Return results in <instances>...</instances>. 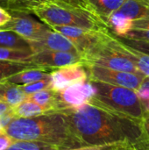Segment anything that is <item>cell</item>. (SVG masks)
Returning <instances> with one entry per match:
<instances>
[{
	"label": "cell",
	"mask_w": 149,
	"mask_h": 150,
	"mask_svg": "<svg viewBox=\"0 0 149 150\" xmlns=\"http://www.w3.org/2000/svg\"><path fill=\"white\" fill-rule=\"evenodd\" d=\"M57 112L65 115L73 133L84 147L133 142L148 148L141 120L114 111L93 97L80 106Z\"/></svg>",
	"instance_id": "obj_1"
},
{
	"label": "cell",
	"mask_w": 149,
	"mask_h": 150,
	"mask_svg": "<svg viewBox=\"0 0 149 150\" xmlns=\"http://www.w3.org/2000/svg\"><path fill=\"white\" fill-rule=\"evenodd\" d=\"M4 130L14 141L40 142L59 150L84 147L61 112H48L33 118H17Z\"/></svg>",
	"instance_id": "obj_2"
},
{
	"label": "cell",
	"mask_w": 149,
	"mask_h": 150,
	"mask_svg": "<svg viewBox=\"0 0 149 150\" xmlns=\"http://www.w3.org/2000/svg\"><path fill=\"white\" fill-rule=\"evenodd\" d=\"M49 27L76 26L96 31L109 29L106 23L88 4L70 0H54L33 6L31 10Z\"/></svg>",
	"instance_id": "obj_3"
},
{
	"label": "cell",
	"mask_w": 149,
	"mask_h": 150,
	"mask_svg": "<svg viewBox=\"0 0 149 150\" xmlns=\"http://www.w3.org/2000/svg\"><path fill=\"white\" fill-rule=\"evenodd\" d=\"M90 81L95 88L93 98L96 100L114 111L142 120L146 112L136 91L103 82Z\"/></svg>",
	"instance_id": "obj_4"
},
{
	"label": "cell",
	"mask_w": 149,
	"mask_h": 150,
	"mask_svg": "<svg viewBox=\"0 0 149 150\" xmlns=\"http://www.w3.org/2000/svg\"><path fill=\"white\" fill-rule=\"evenodd\" d=\"M82 63L84 65H96L115 70L142 74L128 58L108 46L106 40L88 53L83 54L82 56Z\"/></svg>",
	"instance_id": "obj_5"
},
{
	"label": "cell",
	"mask_w": 149,
	"mask_h": 150,
	"mask_svg": "<svg viewBox=\"0 0 149 150\" xmlns=\"http://www.w3.org/2000/svg\"><path fill=\"white\" fill-rule=\"evenodd\" d=\"M89 72V79L106 83L112 85L123 86L137 91L146 77L142 74L111 69L96 65H85Z\"/></svg>",
	"instance_id": "obj_6"
},
{
	"label": "cell",
	"mask_w": 149,
	"mask_h": 150,
	"mask_svg": "<svg viewBox=\"0 0 149 150\" xmlns=\"http://www.w3.org/2000/svg\"><path fill=\"white\" fill-rule=\"evenodd\" d=\"M52 29L68 38L76 45L82 55L105 42L110 30L96 31L76 26H54Z\"/></svg>",
	"instance_id": "obj_7"
},
{
	"label": "cell",
	"mask_w": 149,
	"mask_h": 150,
	"mask_svg": "<svg viewBox=\"0 0 149 150\" xmlns=\"http://www.w3.org/2000/svg\"><path fill=\"white\" fill-rule=\"evenodd\" d=\"M11 19L0 31H12L27 40H35L39 39L49 28L45 23L34 19L28 12H11Z\"/></svg>",
	"instance_id": "obj_8"
},
{
	"label": "cell",
	"mask_w": 149,
	"mask_h": 150,
	"mask_svg": "<svg viewBox=\"0 0 149 150\" xmlns=\"http://www.w3.org/2000/svg\"><path fill=\"white\" fill-rule=\"evenodd\" d=\"M94 95L95 88L90 79L67 87L61 91H58V111L80 106L88 102Z\"/></svg>",
	"instance_id": "obj_9"
},
{
	"label": "cell",
	"mask_w": 149,
	"mask_h": 150,
	"mask_svg": "<svg viewBox=\"0 0 149 150\" xmlns=\"http://www.w3.org/2000/svg\"><path fill=\"white\" fill-rule=\"evenodd\" d=\"M28 42L33 53L40 51H64L82 54L68 38L52 28H49L39 39L28 40Z\"/></svg>",
	"instance_id": "obj_10"
},
{
	"label": "cell",
	"mask_w": 149,
	"mask_h": 150,
	"mask_svg": "<svg viewBox=\"0 0 149 150\" xmlns=\"http://www.w3.org/2000/svg\"><path fill=\"white\" fill-rule=\"evenodd\" d=\"M87 80L89 72L86 66L81 62L56 69L51 73L52 90L57 91Z\"/></svg>",
	"instance_id": "obj_11"
},
{
	"label": "cell",
	"mask_w": 149,
	"mask_h": 150,
	"mask_svg": "<svg viewBox=\"0 0 149 150\" xmlns=\"http://www.w3.org/2000/svg\"><path fill=\"white\" fill-rule=\"evenodd\" d=\"M82 54L64 51H40L34 53L30 62L40 68L56 69L59 68L82 63Z\"/></svg>",
	"instance_id": "obj_12"
},
{
	"label": "cell",
	"mask_w": 149,
	"mask_h": 150,
	"mask_svg": "<svg viewBox=\"0 0 149 150\" xmlns=\"http://www.w3.org/2000/svg\"><path fill=\"white\" fill-rule=\"evenodd\" d=\"M106 43L108 46L128 58L136 65L141 73L146 77H149V54L129 46L120 37L113 34L111 30L108 33Z\"/></svg>",
	"instance_id": "obj_13"
},
{
	"label": "cell",
	"mask_w": 149,
	"mask_h": 150,
	"mask_svg": "<svg viewBox=\"0 0 149 150\" xmlns=\"http://www.w3.org/2000/svg\"><path fill=\"white\" fill-rule=\"evenodd\" d=\"M54 70V69L47 68H32L18 72L4 81L17 85H25L49 77Z\"/></svg>",
	"instance_id": "obj_14"
},
{
	"label": "cell",
	"mask_w": 149,
	"mask_h": 150,
	"mask_svg": "<svg viewBox=\"0 0 149 150\" xmlns=\"http://www.w3.org/2000/svg\"><path fill=\"white\" fill-rule=\"evenodd\" d=\"M27 98V95L22 91L19 85L6 81L0 82V101L15 107Z\"/></svg>",
	"instance_id": "obj_15"
},
{
	"label": "cell",
	"mask_w": 149,
	"mask_h": 150,
	"mask_svg": "<svg viewBox=\"0 0 149 150\" xmlns=\"http://www.w3.org/2000/svg\"><path fill=\"white\" fill-rule=\"evenodd\" d=\"M133 21L120 11H116L110 15L106 24L111 32L119 37H124L132 30Z\"/></svg>",
	"instance_id": "obj_16"
},
{
	"label": "cell",
	"mask_w": 149,
	"mask_h": 150,
	"mask_svg": "<svg viewBox=\"0 0 149 150\" xmlns=\"http://www.w3.org/2000/svg\"><path fill=\"white\" fill-rule=\"evenodd\" d=\"M132 20L149 17V0H126L119 9Z\"/></svg>",
	"instance_id": "obj_17"
},
{
	"label": "cell",
	"mask_w": 149,
	"mask_h": 150,
	"mask_svg": "<svg viewBox=\"0 0 149 150\" xmlns=\"http://www.w3.org/2000/svg\"><path fill=\"white\" fill-rule=\"evenodd\" d=\"M90 9L105 23L112 13L118 11L126 0H86ZM107 25V24H106Z\"/></svg>",
	"instance_id": "obj_18"
},
{
	"label": "cell",
	"mask_w": 149,
	"mask_h": 150,
	"mask_svg": "<svg viewBox=\"0 0 149 150\" xmlns=\"http://www.w3.org/2000/svg\"><path fill=\"white\" fill-rule=\"evenodd\" d=\"M27 99L38 104L47 112L58 111L57 91L52 89L44 90L27 96Z\"/></svg>",
	"instance_id": "obj_19"
},
{
	"label": "cell",
	"mask_w": 149,
	"mask_h": 150,
	"mask_svg": "<svg viewBox=\"0 0 149 150\" xmlns=\"http://www.w3.org/2000/svg\"><path fill=\"white\" fill-rule=\"evenodd\" d=\"M32 68H40V67L34 65L32 62H11V61L0 60V82L6 80L8 77L18 72Z\"/></svg>",
	"instance_id": "obj_20"
},
{
	"label": "cell",
	"mask_w": 149,
	"mask_h": 150,
	"mask_svg": "<svg viewBox=\"0 0 149 150\" xmlns=\"http://www.w3.org/2000/svg\"><path fill=\"white\" fill-rule=\"evenodd\" d=\"M12 111L17 118H33L47 112L43 107L27 98L17 106L12 107Z\"/></svg>",
	"instance_id": "obj_21"
},
{
	"label": "cell",
	"mask_w": 149,
	"mask_h": 150,
	"mask_svg": "<svg viewBox=\"0 0 149 150\" xmlns=\"http://www.w3.org/2000/svg\"><path fill=\"white\" fill-rule=\"evenodd\" d=\"M0 47L32 50L28 40L12 31H0Z\"/></svg>",
	"instance_id": "obj_22"
},
{
	"label": "cell",
	"mask_w": 149,
	"mask_h": 150,
	"mask_svg": "<svg viewBox=\"0 0 149 150\" xmlns=\"http://www.w3.org/2000/svg\"><path fill=\"white\" fill-rule=\"evenodd\" d=\"M34 53L30 49H18L0 47V60L11 62H30V59Z\"/></svg>",
	"instance_id": "obj_23"
},
{
	"label": "cell",
	"mask_w": 149,
	"mask_h": 150,
	"mask_svg": "<svg viewBox=\"0 0 149 150\" xmlns=\"http://www.w3.org/2000/svg\"><path fill=\"white\" fill-rule=\"evenodd\" d=\"M57 149L54 147H52L47 144L28 142V141H15L6 150H51ZM59 150V149H57Z\"/></svg>",
	"instance_id": "obj_24"
},
{
	"label": "cell",
	"mask_w": 149,
	"mask_h": 150,
	"mask_svg": "<svg viewBox=\"0 0 149 150\" xmlns=\"http://www.w3.org/2000/svg\"><path fill=\"white\" fill-rule=\"evenodd\" d=\"M20 88L22 89V91L28 96L44 90H48V89H52V81H51V76L45 79H41L28 84H25V85H19Z\"/></svg>",
	"instance_id": "obj_25"
},
{
	"label": "cell",
	"mask_w": 149,
	"mask_h": 150,
	"mask_svg": "<svg viewBox=\"0 0 149 150\" xmlns=\"http://www.w3.org/2000/svg\"><path fill=\"white\" fill-rule=\"evenodd\" d=\"M145 112H149V77H145L140 88L136 91Z\"/></svg>",
	"instance_id": "obj_26"
},
{
	"label": "cell",
	"mask_w": 149,
	"mask_h": 150,
	"mask_svg": "<svg viewBox=\"0 0 149 150\" xmlns=\"http://www.w3.org/2000/svg\"><path fill=\"white\" fill-rule=\"evenodd\" d=\"M126 44H128L129 46L141 51L144 52L146 54H149V41L147 40H130V39H125L120 37Z\"/></svg>",
	"instance_id": "obj_27"
},
{
	"label": "cell",
	"mask_w": 149,
	"mask_h": 150,
	"mask_svg": "<svg viewBox=\"0 0 149 150\" xmlns=\"http://www.w3.org/2000/svg\"><path fill=\"white\" fill-rule=\"evenodd\" d=\"M122 38L149 41V30H131Z\"/></svg>",
	"instance_id": "obj_28"
},
{
	"label": "cell",
	"mask_w": 149,
	"mask_h": 150,
	"mask_svg": "<svg viewBox=\"0 0 149 150\" xmlns=\"http://www.w3.org/2000/svg\"><path fill=\"white\" fill-rule=\"evenodd\" d=\"M115 150H149L145 145L133 142H121Z\"/></svg>",
	"instance_id": "obj_29"
},
{
	"label": "cell",
	"mask_w": 149,
	"mask_h": 150,
	"mask_svg": "<svg viewBox=\"0 0 149 150\" xmlns=\"http://www.w3.org/2000/svg\"><path fill=\"white\" fill-rule=\"evenodd\" d=\"M15 141L8 135L4 130L0 132V150H6Z\"/></svg>",
	"instance_id": "obj_30"
},
{
	"label": "cell",
	"mask_w": 149,
	"mask_h": 150,
	"mask_svg": "<svg viewBox=\"0 0 149 150\" xmlns=\"http://www.w3.org/2000/svg\"><path fill=\"white\" fill-rule=\"evenodd\" d=\"M15 119H17V117L15 116V114H14V112L12 111V108L9 112H7L4 114L1 115L0 116V122H1V125L3 127V128L4 129L6 127H8Z\"/></svg>",
	"instance_id": "obj_31"
},
{
	"label": "cell",
	"mask_w": 149,
	"mask_h": 150,
	"mask_svg": "<svg viewBox=\"0 0 149 150\" xmlns=\"http://www.w3.org/2000/svg\"><path fill=\"white\" fill-rule=\"evenodd\" d=\"M132 30H149V17L133 20Z\"/></svg>",
	"instance_id": "obj_32"
},
{
	"label": "cell",
	"mask_w": 149,
	"mask_h": 150,
	"mask_svg": "<svg viewBox=\"0 0 149 150\" xmlns=\"http://www.w3.org/2000/svg\"><path fill=\"white\" fill-rule=\"evenodd\" d=\"M141 126H142L145 142L149 148V112L145 113V116L141 120Z\"/></svg>",
	"instance_id": "obj_33"
},
{
	"label": "cell",
	"mask_w": 149,
	"mask_h": 150,
	"mask_svg": "<svg viewBox=\"0 0 149 150\" xmlns=\"http://www.w3.org/2000/svg\"><path fill=\"white\" fill-rule=\"evenodd\" d=\"M25 11L31 13V10L33 6L41 4V3H45V2H51V1H54V0H20Z\"/></svg>",
	"instance_id": "obj_34"
},
{
	"label": "cell",
	"mask_w": 149,
	"mask_h": 150,
	"mask_svg": "<svg viewBox=\"0 0 149 150\" xmlns=\"http://www.w3.org/2000/svg\"><path fill=\"white\" fill-rule=\"evenodd\" d=\"M11 17L12 16L9 11L0 6V27L5 25L11 19Z\"/></svg>",
	"instance_id": "obj_35"
},
{
	"label": "cell",
	"mask_w": 149,
	"mask_h": 150,
	"mask_svg": "<svg viewBox=\"0 0 149 150\" xmlns=\"http://www.w3.org/2000/svg\"><path fill=\"white\" fill-rule=\"evenodd\" d=\"M119 143L113 144H105L100 146H93V147H86L85 150H115Z\"/></svg>",
	"instance_id": "obj_36"
},
{
	"label": "cell",
	"mask_w": 149,
	"mask_h": 150,
	"mask_svg": "<svg viewBox=\"0 0 149 150\" xmlns=\"http://www.w3.org/2000/svg\"><path fill=\"white\" fill-rule=\"evenodd\" d=\"M11 108H12V107L10 106L8 104L4 103V102H3V101H0V116L3 115V114H4L5 112H9Z\"/></svg>",
	"instance_id": "obj_37"
},
{
	"label": "cell",
	"mask_w": 149,
	"mask_h": 150,
	"mask_svg": "<svg viewBox=\"0 0 149 150\" xmlns=\"http://www.w3.org/2000/svg\"><path fill=\"white\" fill-rule=\"evenodd\" d=\"M70 1H74V2L80 3V4H88L86 0H70ZM88 5H89V4H88Z\"/></svg>",
	"instance_id": "obj_38"
},
{
	"label": "cell",
	"mask_w": 149,
	"mask_h": 150,
	"mask_svg": "<svg viewBox=\"0 0 149 150\" xmlns=\"http://www.w3.org/2000/svg\"><path fill=\"white\" fill-rule=\"evenodd\" d=\"M86 147H82V148H77V149H66V150H85Z\"/></svg>",
	"instance_id": "obj_39"
},
{
	"label": "cell",
	"mask_w": 149,
	"mask_h": 150,
	"mask_svg": "<svg viewBox=\"0 0 149 150\" xmlns=\"http://www.w3.org/2000/svg\"><path fill=\"white\" fill-rule=\"evenodd\" d=\"M4 130V128H3V127H2V125H1V122H0V132H2Z\"/></svg>",
	"instance_id": "obj_40"
},
{
	"label": "cell",
	"mask_w": 149,
	"mask_h": 150,
	"mask_svg": "<svg viewBox=\"0 0 149 150\" xmlns=\"http://www.w3.org/2000/svg\"><path fill=\"white\" fill-rule=\"evenodd\" d=\"M51 150H57V149H51Z\"/></svg>",
	"instance_id": "obj_41"
}]
</instances>
